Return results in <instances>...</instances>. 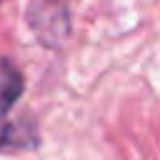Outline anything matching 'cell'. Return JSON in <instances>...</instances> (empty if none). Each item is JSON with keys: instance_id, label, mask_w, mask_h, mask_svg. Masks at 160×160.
Here are the masks:
<instances>
[{"instance_id": "277c9868", "label": "cell", "mask_w": 160, "mask_h": 160, "mask_svg": "<svg viewBox=\"0 0 160 160\" xmlns=\"http://www.w3.org/2000/svg\"><path fill=\"white\" fill-rule=\"evenodd\" d=\"M0 2H2V0H0Z\"/></svg>"}, {"instance_id": "6da1fadb", "label": "cell", "mask_w": 160, "mask_h": 160, "mask_svg": "<svg viewBox=\"0 0 160 160\" xmlns=\"http://www.w3.org/2000/svg\"><path fill=\"white\" fill-rule=\"evenodd\" d=\"M28 22L38 40L48 48H60L70 35V12L62 0H32Z\"/></svg>"}, {"instance_id": "7a4b0ae2", "label": "cell", "mask_w": 160, "mask_h": 160, "mask_svg": "<svg viewBox=\"0 0 160 160\" xmlns=\"http://www.w3.org/2000/svg\"><path fill=\"white\" fill-rule=\"evenodd\" d=\"M22 90H25V80L20 70L8 58H0V118H5L8 110L20 100Z\"/></svg>"}, {"instance_id": "3957f363", "label": "cell", "mask_w": 160, "mask_h": 160, "mask_svg": "<svg viewBox=\"0 0 160 160\" xmlns=\"http://www.w3.org/2000/svg\"><path fill=\"white\" fill-rule=\"evenodd\" d=\"M35 142V130L28 120L0 118V148H25Z\"/></svg>"}]
</instances>
